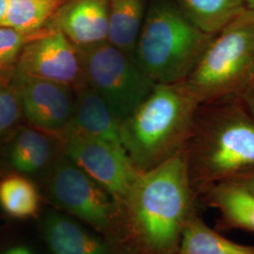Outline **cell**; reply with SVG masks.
Instances as JSON below:
<instances>
[{
  "instance_id": "6",
  "label": "cell",
  "mask_w": 254,
  "mask_h": 254,
  "mask_svg": "<svg viewBox=\"0 0 254 254\" xmlns=\"http://www.w3.org/2000/svg\"><path fill=\"white\" fill-rule=\"evenodd\" d=\"M84 81L96 91L120 123L145 100L155 84L133 57L109 42L78 49Z\"/></svg>"
},
{
  "instance_id": "27",
  "label": "cell",
  "mask_w": 254,
  "mask_h": 254,
  "mask_svg": "<svg viewBox=\"0 0 254 254\" xmlns=\"http://www.w3.org/2000/svg\"><path fill=\"white\" fill-rule=\"evenodd\" d=\"M246 8L254 10V0H246Z\"/></svg>"
},
{
  "instance_id": "2",
  "label": "cell",
  "mask_w": 254,
  "mask_h": 254,
  "mask_svg": "<svg viewBox=\"0 0 254 254\" xmlns=\"http://www.w3.org/2000/svg\"><path fill=\"white\" fill-rule=\"evenodd\" d=\"M197 197L210 186L254 170V119L236 95L200 104L186 146Z\"/></svg>"
},
{
  "instance_id": "10",
  "label": "cell",
  "mask_w": 254,
  "mask_h": 254,
  "mask_svg": "<svg viewBox=\"0 0 254 254\" xmlns=\"http://www.w3.org/2000/svg\"><path fill=\"white\" fill-rule=\"evenodd\" d=\"M11 80L18 88L23 117L27 123L48 134L61 136L73 118V88L41 79Z\"/></svg>"
},
{
  "instance_id": "23",
  "label": "cell",
  "mask_w": 254,
  "mask_h": 254,
  "mask_svg": "<svg viewBox=\"0 0 254 254\" xmlns=\"http://www.w3.org/2000/svg\"><path fill=\"white\" fill-rule=\"evenodd\" d=\"M246 110L254 119V75L236 94Z\"/></svg>"
},
{
  "instance_id": "12",
  "label": "cell",
  "mask_w": 254,
  "mask_h": 254,
  "mask_svg": "<svg viewBox=\"0 0 254 254\" xmlns=\"http://www.w3.org/2000/svg\"><path fill=\"white\" fill-rule=\"evenodd\" d=\"M53 24L78 49L108 42L109 0H70Z\"/></svg>"
},
{
  "instance_id": "11",
  "label": "cell",
  "mask_w": 254,
  "mask_h": 254,
  "mask_svg": "<svg viewBox=\"0 0 254 254\" xmlns=\"http://www.w3.org/2000/svg\"><path fill=\"white\" fill-rule=\"evenodd\" d=\"M74 93L73 118L61 137L64 140L69 137L96 138L122 144L121 123L100 95L85 81L74 89Z\"/></svg>"
},
{
  "instance_id": "8",
  "label": "cell",
  "mask_w": 254,
  "mask_h": 254,
  "mask_svg": "<svg viewBox=\"0 0 254 254\" xmlns=\"http://www.w3.org/2000/svg\"><path fill=\"white\" fill-rule=\"evenodd\" d=\"M41 79L76 89L84 82L79 50L52 24L20 54L12 79Z\"/></svg>"
},
{
  "instance_id": "9",
  "label": "cell",
  "mask_w": 254,
  "mask_h": 254,
  "mask_svg": "<svg viewBox=\"0 0 254 254\" xmlns=\"http://www.w3.org/2000/svg\"><path fill=\"white\" fill-rule=\"evenodd\" d=\"M64 152L115 200L126 203L140 171L124 146L103 139L69 137L64 139Z\"/></svg>"
},
{
  "instance_id": "18",
  "label": "cell",
  "mask_w": 254,
  "mask_h": 254,
  "mask_svg": "<svg viewBox=\"0 0 254 254\" xmlns=\"http://www.w3.org/2000/svg\"><path fill=\"white\" fill-rule=\"evenodd\" d=\"M70 0H8L0 26L25 33H35L53 24Z\"/></svg>"
},
{
  "instance_id": "26",
  "label": "cell",
  "mask_w": 254,
  "mask_h": 254,
  "mask_svg": "<svg viewBox=\"0 0 254 254\" xmlns=\"http://www.w3.org/2000/svg\"><path fill=\"white\" fill-rule=\"evenodd\" d=\"M7 5H8V0H0V24L5 16V13L7 10Z\"/></svg>"
},
{
  "instance_id": "15",
  "label": "cell",
  "mask_w": 254,
  "mask_h": 254,
  "mask_svg": "<svg viewBox=\"0 0 254 254\" xmlns=\"http://www.w3.org/2000/svg\"><path fill=\"white\" fill-rule=\"evenodd\" d=\"M44 231L52 254H109L108 247L99 237L61 214H49Z\"/></svg>"
},
{
  "instance_id": "20",
  "label": "cell",
  "mask_w": 254,
  "mask_h": 254,
  "mask_svg": "<svg viewBox=\"0 0 254 254\" xmlns=\"http://www.w3.org/2000/svg\"><path fill=\"white\" fill-rule=\"evenodd\" d=\"M39 205L36 187L23 174H10L0 180V206L10 217H34Z\"/></svg>"
},
{
  "instance_id": "22",
  "label": "cell",
  "mask_w": 254,
  "mask_h": 254,
  "mask_svg": "<svg viewBox=\"0 0 254 254\" xmlns=\"http://www.w3.org/2000/svg\"><path fill=\"white\" fill-rule=\"evenodd\" d=\"M22 119L17 86L12 80L0 79V140L9 138L18 129Z\"/></svg>"
},
{
  "instance_id": "5",
  "label": "cell",
  "mask_w": 254,
  "mask_h": 254,
  "mask_svg": "<svg viewBox=\"0 0 254 254\" xmlns=\"http://www.w3.org/2000/svg\"><path fill=\"white\" fill-rule=\"evenodd\" d=\"M254 75V10L246 8L213 38L185 80L200 104L236 95Z\"/></svg>"
},
{
  "instance_id": "19",
  "label": "cell",
  "mask_w": 254,
  "mask_h": 254,
  "mask_svg": "<svg viewBox=\"0 0 254 254\" xmlns=\"http://www.w3.org/2000/svg\"><path fill=\"white\" fill-rule=\"evenodd\" d=\"M191 22L209 34H217L246 9V0H174Z\"/></svg>"
},
{
  "instance_id": "3",
  "label": "cell",
  "mask_w": 254,
  "mask_h": 254,
  "mask_svg": "<svg viewBox=\"0 0 254 254\" xmlns=\"http://www.w3.org/2000/svg\"><path fill=\"white\" fill-rule=\"evenodd\" d=\"M200 105L185 82L155 84L145 100L121 123L122 144L140 172L187 146Z\"/></svg>"
},
{
  "instance_id": "25",
  "label": "cell",
  "mask_w": 254,
  "mask_h": 254,
  "mask_svg": "<svg viewBox=\"0 0 254 254\" xmlns=\"http://www.w3.org/2000/svg\"><path fill=\"white\" fill-rule=\"evenodd\" d=\"M5 254H33L26 247L17 246L14 248L9 249V251Z\"/></svg>"
},
{
  "instance_id": "4",
  "label": "cell",
  "mask_w": 254,
  "mask_h": 254,
  "mask_svg": "<svg viewBox=\"0 0 254 254\" xmlns=\"http://www.w3.org/2000/svg\"><path fill=\"white\" fill-rule=\"evenodd\" d=\"M215 34L196 27L174 0H150L133 57L154 84L184 82Z\"/></svg>"
},
{
  "instance_id": "7",
  "label": "cell",
  "mask_w": 254,
  "mask_h": 254,
  "mask_svg": "<svg viewBox=\"0 0 254 254\" xmlns=\"http://www.w3.org/2000/svg\"><path fill=\"white\" fill-rule=\"evenodd\" d=\"M49 193L60 208L97 229L108 227L113 217L115 199L66 154L53 166Z\"/></svg>"
},
{
  "instance_id": "14",
  "label": "cell",
  "mask_w": 254,
  "mask_h": 254,
  "mask_svg": "<svg viewBox=\"0 0 254 254\" xmlns=\"http://www.w3.org/2000/svg\"><path fill=\"white\" fill-rule=\"evenodd\" d=\"M9 138L7 160L16 173L35 174L50 163L54 143L48 133L33 127H22Z\"/></svg>"
},
{
  "instance_id": "16",
  "label": "cell",
  "mask_w": 254,
  "mask_h": 254,
  "mask_svg": "<svg viewBox=\"0 0 254 254\" xmlns=\"http://www.w3.org/2000/svg\"><path fill=\"white\" fill-rule=\"evenodd\" d=\"M176 254H254V246L229 240L195 213L183 231Z\"/></svg>"
},
{
  "instance_id": "13",
  "label": "cell",
  "mask_w": 254,
  "mask_h": 254,
  "mask_svg": "<svg viewBox=\"0 0 254 254\" xmlns=\"http://www.w3.org/2000/svg\"><path fill=\"white\" fill-rule=\"evenodd\" d=\"M200 198L219 212L218 228L254 233V193L234 181L219 182L201 192Z\"/></svg>"
},
{
  "instance_id": "1",
  "label": "cell",
  "mask_w": 254,
  "mask_h": 254,
  "mask_svg": "<svg viewBox=\"0 0 254 254\" xmlns=\"http://www.w3.org/2000/svg\"><path fill=\"white\" fill-rule=\"evenodd\" d=\"M186 147L153 169L140 172L125 205L136 238L149 254H176L195 211Z\"/></svg>"
},
{
  "instance_id": "17",
  "label": "cell",
  "mask_w": 254,
  "mask_h": 254,
  "mask_svg": "<svg viewBox=\"0 0 254 254\" xmlns=\"http://www.w3.org/2000/svg\"><path fill=\"white\" fill-rule=\"evenodd\" d=\"M149 2V0H109L108 42L132 54Z\"/></svg>"
},
{
  "instance_id": "21",
  "label": "cell",
  "mask_w": 254,
  "mask_h": 254,
  "mask_svg": "<svg viewBox=\"0 0 254 254\" xmlns=\"http://www.w3.org/2000/svg\"><path fill=\"white\" fill-rule=\"evenodd\" d=\"M49 27L35 33H25L10 27L0 26V79H12L23 48L30 41L43 34Z\"/></svg>"
},
{
  "instance_id": "24",
  "label": "cell",
  "mask_w": 254,
  "mask_h": 254,
  "mask_svg": "<svg viewBox=\"0 0 254 254\" xmlns=\"http://www.w3.org/2000/svg\"><path fill=\"white\" fill-rule=\"evenodd\" d=\"M230 181L236 182L237 184L246 188L247 190L254 193V170L248 173H242L235 178L231 179Z\"/></svg>"
}]
</instances>
